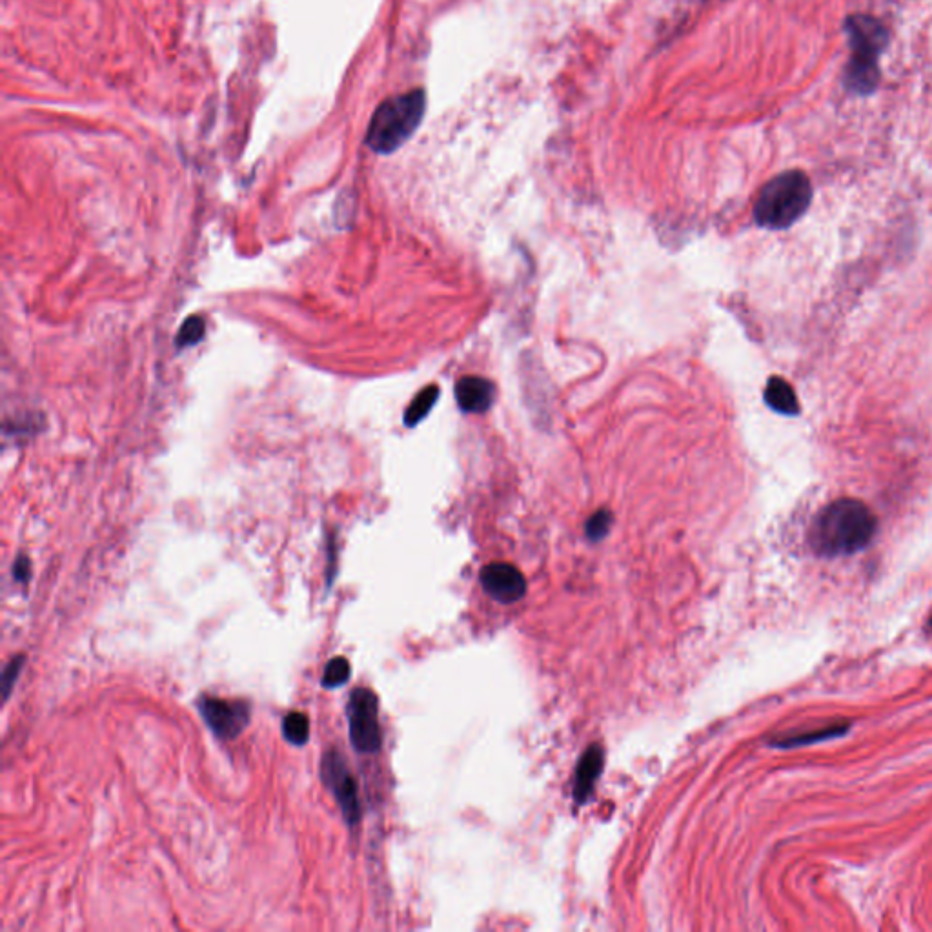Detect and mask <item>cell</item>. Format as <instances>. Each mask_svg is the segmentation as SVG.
I'll use <instances>...</instances> for the list:
<instances>
[{"instance_id": "18", "label": "cell", "mask_w": 932, "mask_h": 932, "mask_svg": "<svg viewBox=\"0 0 932 932\" xmlns=\"http://www.w3.org/2000/svg\"><path fill=\"white\" fill-rule=\"evenodd\" d=\"M26 663V656L24 654H19L15 658L11 659L8 663V667L2 672V690H4V699H10L11 690L15 687L17 679L21 676L22 667Z\"/></svg>"}, {"instance_id": "3", "label": "cell", "mask_w": 932, "mask_h": 932, "mask_svg": "<svg viewBox=\"0 0 932 932\" xmlns=\"http://www.w3.org/2000/svg\"><path fill=\"white\" fill-rule=\"evenodd\" d=\"M811 201L812 184L805 173H780L761 188L754 204V219L763 228L783 230L807 212Z\"/></svg>"}, {"instance_id": "12", "label": "cell", "mask_w": 932, "mask_h": 932, "mask_svg": "<svg viewBox=\"0 0 932 932\" xmlns=\"http://www.w3.org/2000/svg\"><path fill=\"white\" fill-rule=\"evenodd\" d=\"M843 732H847V721H838V723H831V725H825V727H816V729L803 730V732L792 734V736H785V738L774 741V745H778V747L807 745V743H812V741L836 738V736H840Z\"/></svg>"}, {"instance_id": "17", "label": "cell", "mask_w": 932, "mask_h": 932, "mask_svg": "<svg viewBox=\"0 0 932 932\" xmlns=\"http://www.w3.org/2000/svg\"><path fill=\"white\" fill-rule=\"evenodd\" d=\"M612 521H614V516H612L610 510H605V508L598 510L587 521L585 532H587L588 539H592V541L603 539V537L607 536L610 527H612Z\"/></svg>"}, {"instance_id": "11", "label": "cell", "mask_w": 932, "mask_h": 932, "mask_svg": "<svg viewBox=\"0 0 932 932\" xmlns=\"http://www.w3.org/2000/svg\"><path fill=\"white\" fill-rule=\"evenodd\" d=\"M765 401L774 412L783 416H796L800 412V403L794 388L781 377L769 379L765 388Z\"/></svg>"}, {"instance_id": "19", "label": "cell", "mask_w": 932, "mask_h": 932, "mask_svg": "<svg viewBox=\"0 0 932 932\" xmlns=\"http://www.w3.org/2000/svg\"><path fill=\"white\" fill-rule=\"evenodd\" d=\"M30 576V559L26 558V556H21V558L17 559V561L13 563V578L17 579V581H21V583H24V581H28V579H30Z\"/></svg>"}, {"instance_id": "8", "label": "cell", "mask_w": 932, "mask_h": 932, "mask_svg": "<svg viewBox=\"0 0 932 932\" xmlns=\"http://www.w3.org/2000/svg\"><path fill=\"white\" fill-rule=\"evenodd\" d=\"M481 585L490 598L512 605L527 594V579L510 563H490L481 570Z\"/></svg>"}, {"instance_id": "13", "label": "cell", "mask_w": 932, "mask_h": 932, "mask_svg": "<svg viewBox=\"0 0 932 932\" xmlns=\"http://www.w3.org/2000/svg\"><path fill=\"white\" fill-rule=\"evenodd\" d=\"M437 397H439V388H437L436 385H428L426 388H423V390L414 397V401L410 403V406L406 408L405 425H419V423L430 414V410L434 408V405H436Z\"/></svg>"}, {"instance_id": "4", "label": "cell", "mask_w": 932, "mask_h": 932, "mask_svg": "<svg viewBox=\"0 0 932 932\" xmlns=\"http://www.w3.org/2000/svg\"><path fill=\"white\" fill-rule=\"evenodd\" d=\"M845 26L852 46L845 82L851 92L867 95L876 88L880 79L878 57L887 44V31L880 22L867 15L849 17Z\"/></svg>"}, {"instance_id": "6", "label": "cell", "mask_w": 932, "mask_h": 932, "mask_svg": "<svg viewBox=\"0 0 932 932\" xmlns=\"http://www.w3.org/2000/svg\"><path fill=\"white\" fill-rule=\"evenodd\" d=\"M321 780L334 794L339 809L348 825H357L361 820V801L359 789L352 770L348 769L345 758L339 750H328L321 761Z\"/></svg>"}, {"instance_id": "1", "label": "cell", "mask_w": 932, "mask_h": 932, "mask_svg": "<svg viewBox=\"0 0 932 932\" xmlns=\"http://www.w3.org/2000/svg\"><path fill=\"white\" fill-rule=\"evenodd\" d=\"M876 517L858 499H838L821 510L811 528V545L823 558L851 556L871 543Z\"/></svg>"}, {"instance_id": "5", "label": "cell", "mask_w": 932, "mask_h": 932, "mask_svg": "<svg viewBox=\"0 0 932 932\" xmlns=\"http://www.w3.org/2000/svg\"><path fill=\"white\" fill-rule=\"evenodd\" d=\"M348 734L354 749L361 754H375L381 749L383 732L379 723V699L365 687L352 690L348 705Z\"/></svg>"}, {"instance_id": "7", "label": "cell", "mask_w": 932, "mask_h": 932, "mask_svg": "<svg viewBox=\"0 0 932 932\" xmlns=\"http://www.w3.org/2000/svg\"><path fill=\"white\" fill-rule=\"evenodd\" d=\"M204 723L219 740L239 738L250 725V705L241 699L219 698L204 694L197 701Z\"/></svg>"}, {"instance_id": "16", "label": "cell", "mask_w": 932, "mask_h": 932, "mask_svg": "<svg viewBox=\"0 0 932 932\" xmlns=\"http://www.w3.org/2000/svg\"><path fill=\"white\" fill-rule=\"evenodd\" d=\"M204 332H206V323H204L203 317L201 315H192L184 321L183 326L179 328V334H177V346L179 348H186V346L197 345L201 339L204 337Z\"/></svg>"}, {"instance_id": "9", "label": "cell", "mask_w": 932, "mask_h": 932, "mask_svg": "<svg viewBox=\"0 0 932 932\" xmlns=\"http://www.w3.org/2000/svg\"><path fill=\"white\" fill-rule=\"evenodd\" d=\"M496 396V385L485 377L468 375L457 381V405L466 414H485L494 405Z\"/></svg>"}, {"instance_id": "2", "label": "cell", "mask_w": 932, "mask_h": 932, "mask_svg": "<svg viewBox=\"0 0 932 932\" xmlns=\"http://www.w3.org/2000/svg\"><path fill=\"white\" fill-rule=\"evenodd\" d=\"M425 112V90H412L386 99L370 119L366 146L381 155L396 152L416 133Z\"/></svg>"}, {"instance_id": "10", "label": "cell", "mask_w": 932, "mask_h": 932, "mask_svg": "<svg viewBox=\"0 0 932 932\" xmlns=\"http://www.w3.org/2000/svg\"><path fill=\"white\" fill-rule=\"evenodd\" d=\"M603 763H605V758H603V749L599 745L588 747L585 754L581 756L578 770H576V783H574V798L579 803H585L594 791V785L603 770Z\"/></svg>"}, {"instance_id": "15", "label": "cell", "mask_w": 932, "mask_h": 932, "mask_svg": "<svg viewBox=\"0 0 932 932\" xmlns=\"http://www.w3.org/2000/svg\"><path fill=\"white\" fill-rule=\"evenodd\" d=\"M352 676V667L348 663V659L339 656V658L330 659L328 665L325 667V672H323V687L325 689H335V687H341L345 685L346 681Z\"/></svg>"}, {"instance_id": "20", "label": "cell", "mask_w": 932, "mask_h": 932, "mask_svg": "<svg viewBox=\"0 0 932 932\" xmlns=\"http://www.w3.org/2000/svg\"><path fill=\"white\" fill-rule=\"evenodd\" d=\"M931 629H932V619H931Z\"/></svg>"}, {"instance_id": "14", "label": "cell", "mask_w": 932, "mask_h": 932, "mask_svg": "<svg viewBox=\"0 0 932 932\" xmlns=\"http://www.w3.org/2000/svg\"><path fill=\"white\" fill-rule=\"evenodd\" d=\"M284 740L292 743L295 747H301L306 741L310 740V720L304 712L294 710L288 712L283 720Z\"/></svg>"}]
</instances>
